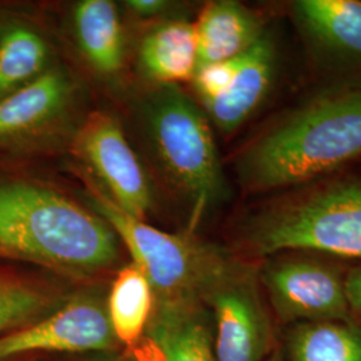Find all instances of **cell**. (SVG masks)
<instances>
[{
	"instance_id": "obj_1",
	"label": "cell",
	"mask_w": 361,
	"mask_h": 361,
	"mask_svg": "<svg viewBox=\"0 0 361 361\" xmlns=\"http://www.w3.org/2000/svg\"><path fill=\"white\" fill-rule=\"evenodd\" d=\"M361 158V74L331 78L288 109L237 157L252 193L295 189Z\"/></svg>"
},
{
	"instance_id": "obj_2",
	"label": "cell",
	"mask_w": 361,
	"mask_h": 361,
	"mask_svg": "<svg viewBox=\"0 0 361 361\" xmlns=\"http://www.w3.org/2000/svg\"><path fill=\"white\" fill-rule=\"evenodd\" d=\"M118 235L98 213L38 185L0 183V252L77 274L111 267Z\"/></svg>"
},
{
	"instance_id": "obj_3",
	"label": "cell",
	"mask_w": 361,
	"mask_h": 361,
	"mask_svg": "<svg viewBox=\"0 0 361 361\" xmlns=\"http://www.w3.org/2000/svg\"><path fill=\"white\" fill-rule=\"evenodd\" d=\"M243 244L259 261L284 252L361 261V176L295 188L249 219Z\"/></svg>"
},
{
	"instance_id": "obj_4",
	"label": "cell",
	"mask_w": 361,
	"mask_h": 361,
	"mask_svg": "<svg viewBox=\"0 0 361 361\" xmlns=\"http://www.w3.org/2000/svg\"><path fill=\"white\" fill-rule=\"evenodd\" d=\"M94 212L111 226L158 296V302H201L240 264L217 246L188 234H171L122 212L104 192L91 188Z\"/></svg>"
},
{
	"instance_id": "obj_5",
	"label": "cell",
	"mask_w": 361,
	"mask_h": 361,
	"mask_svg": "<svg viewBox=\"0 0 361 361\" xmlns=\"http://www.w3.org/2000/svg\"><path fill=\"white\" fill-rule=\"evenodd\" d=\"M147 123L169 180L193 201L197 216L226 198L228 186L213 133L197 104L169 86L152 102Z\"/></svg>"
},
{
	"instance_id": "obj_6",
	"label": "cell",
	"mask_w": 361,
	"mask_h": 361,
	"mask_svg": "<svg viewBox=\"0 0 361 361\" xmlns=\"http://www.w3.org/2000/svg\"><path fill=\"white\" fill-rule=\"evenodd\" d=\"M258 279L276 324L347 322L345 271L335 258L307 252H284L261 261Z\"/></svg>"
},
{
	"instance_id": "obj_7",
	"label": "cell",
	"mask_w": 361,
	"mask_h": 361,
	"mask_svg": "<svg viewBox=\"0 0 361 361\" xmlns=\"http://www.w3.org/2000/svg\"><path fill=\"white\" fill-rule=\"evenodd\" d=\"M205 305L213 320L216 361H267L280 343L255 262L241 261Z\"/></svg>"
},
{
	"instance_id": "obj_8",
	"label": "cell",
	"mask_w": 361,
	"mask_h": 361,
	"mask_svg": "<svg viewBox=\"0 0 361 361\" xmlns=\"http://www.w3.org/2000/svg\"><path fill=\"white\" fill-rule=\"evenodd\" d=\"M73 150L102 182L113 204L145 221L153 201L150 180L113 116L104 111L86 116L74 137Z\"/></svg>"
},
{
	"instance_id": "obj_9",
	"label": "cell",
	"mask_w": 361,
	"mask_h": 361,
	"mask_svg": "<svg viewBox=\"0 0 361 361\" xmlns=\"http://www.w3.org/2000/svg\"><path fill=\"white\" fill-rule=\"evenodd\" d=\"M289 8L316 65L331 78L361 74V1L296 0Z\"/></svg>"
},
{
	"instance_id": "obj_10",
	"label": "cell",
	"mask_w": 361,
	"mask_h": 361,
	"mask_svg": "<svg viewBox=\"0 0 361 361\" xmlns=\"http://www.w3.org/2000/svg\"><path fill=\"white\" fill-rule=\"evenodd\" d=\"M116 341L107 310L94 300L79 298L38 323L0 338V360L37 350H104Z\"/></svg>"
},
{
	"instance_id": "obj_11",
	"label": "cell",
	"mask_w": 361,
	"mask_h": 361,
	"mask_svg": "<svg viewBox=\"0 0 361 361\" xmlns=\"http://www.w3.org/2000/svg\"><path fill=\"white\" fill-rule=\"evenodd\" d=\"M277 67V44L271 35L264 34L243 55L229 89L213 102L204 104L207 116L222 133L235 131L257 110L271 91Z\"/></svg>"
},
{
	"instance_id": "obj_12",
	"label": "cell",
	"mask_w": 361,
	"mask_h": 361,
	"mask_svg": "<svg viewBox=\"0 0 361 361\" xmlns=\"http://www.w3.org/2000/svg\"><path fill=\"white\" fill-rule=\"evenodd\" d=\"M210 316L201 302H158L146 337L164 361H216Z\"/></svg>"
},
{
	"instance_id": "obj_13",
	"label": "cell",
	"mask_w": 361,
	"mask_h": 361,
	"mask_svg": "<svg viewBox=\"0 0 361 361\" xmlns=\"http://www.w3.org/2000/svg\"><path fill=\"white\" fill-rule=\"evenodd\" d=\"M194 26L198 67L237 58L265 34L264 22L257 13L233 0L207 3Z\"/></svg>"
},
{
	"instance_id": "obj_14",
	"label": "cell",
	"mask_w": 361,
	"mask_h": 361,
	"mask_svg": "<svg viewBox=\"0 0 361 361\" xmlns=\"http://www.w3.org/2000/svg\"><path fill=\"white\" fill-rule=\"evenodd\" d=\"M68 87L58 71L44 73L0 99V140L42 128L65 109Z\"/></svg>"
},
{
	"instance_id": "obj_15",
	"label": "cell",
	"mask_w": 361,
	"mask_h": 361,
	"mask_svg": "<svg viewBox=\"0 0 361 361\" xmlns=\"http://www.w3.org/2000/svg\"><path fill=\"white\" fill-rule=\"evenodd\" d=\"M140 59L146 75L173 86L193 80L198 67V46L194 23L171 20L152 30L141 44Z\"/></svg>"
},
{
	"instance_id": "obj_16",
	"label": "cell",
	"mask_w": 361,
	"mask_h": 361,
	"mask_svg": "<svg viewBox=\"0 0 361 361\" xmlns=\"http://www.w3.org/2000/svg\"><path fill=\"white\" fill-rule=\"evenodd\" d=\"M280 344L286 361H361V320L293 324Z\"/></svg>"
},
{
	"instance_id": "obj_17",
	"label": "cell",
	"mask_w": 361,
	"mask_h": 361,
	"mask_svg": "<svg viewBox=\"0 0 361 361\" xmlns=\"http://www.w3.org/2000/svg\"><path fill=\"white\" fill-rule=\"evenodd\" d=\"M74 23L80 50L102 74H114L123 61V35L116 4L85 0L75 8Z\"/></svg>"
},
{
	"instance_id": "obj_18",
	"label": "cell",
	"mask_w": 361,
	"mask_h": 361,
	"mask_svg": "<svg viewBox=\"0 0 361 361\" xmlns=\"http://www.w3.org/2000/svg\"><path fill=\"white\" fill-rule=\"evenodd\" d=\"M154 301L150 281L135 262L118 271L107 307L116 340L131 348L142 340L154 310Z\"/></svg>"
},
{
	"instance_id": "obj_19",
	"label": "cell",
	"mask_w": 361,
	"mask_h": 361,
	"mask_svg": "<svg viewBox=\"0 0 361 361\" xmlns=\"http://www.w3.org/2000/svg\"><path fill=\"white\" fill-rule=\"evenodd\" d=\"M47 59V47L34 31L16 27L0 42V95L37 77Z\"/></svg>"
},
{
	"instance_id": "obj_20",
	"label": "cell",
	"mask_w": 361,
	"mask_h": 361,
	"mask_svg": "<svg viewBox=\"0 0 361 361\" xmlns=\"http://www.w3.org/2000/svg\"><path fill=\"white\" fill-rule=\"evenodd\" d=\"M49 300L35 286L0 277V332L19 326L44 310Z\"/></svg>"
},
{
	"instance_id": "obj_21",
	"label": "cell",
	"mask_w": 361,
	"mask_h": 361,
	"mask_svg": "<svg viewBox=\"0 0 361 361\" xmlns=\"http://www.w3.org/2000/svg\"><path fill=\"white\" fill-rule=\"evenodd\" d=\"M243 55L197 68L193 77L194 89L202 104L213 102L229 89L241 65Z\"/></svg>"
},
{
	"instance_id": "obj_22",
	"label": "cell",
	"mask_w": 361,
	"mask_h": 361,
	"mask_svg": "<svg viewBox=\"0 0 361 361\" xmlns=\"http://www.w3.org/2000/svg\"><path fill=\"white\" fill-rule=\"evenodd\" d=\"M345 293L353 317L361 320V261L345 271Z\"/></svg>"
},
{
	"instance_id": "obj_23",
	"label": "cell",
	"mask_w": 361,
	"mask_h": 361,
	"mask_svg": "<svg viewBox=\"0 0 361 361\" xmlns=\"http://www.w3.org/2000/svg\"><path fill=\"white\" fill-rule=\"evenodd\" d=\"M130 10L141 16H152L162 13L168 3L164 0H131L128 1Z\"/></svg>"
},
{
	"instance_id": "obj_24",
	"label": "cell",
	"mask_w": 361,
	"mask_h": 361,
	"mask_svg": "<svg viewBox=\"0 0 361 361\" xmlns=\"http://www.w3.org/2000/svg\"><path fill=\"white\" fill-rule=\"evenodd\" d=\"M134 350L138 361H164L159 349L157 348L154 343L147 337H145V340H141L134 347Z\"/></svg>"
},
{
	"instance_id": "obj_25",
	"label": "cell",
	"mask_w": 361,
	"mask_h": 361,
	"mask_svg": "<svg viewBox=\"0 0 361 361\" xmlns=\"http://www.w3.org/2000/svg\"><path fill=\"white\" fill-rule=\"evenodd\" d=\"M267 361H286L285 360L284 352H283L280 343L277 344V347L271 352V356L268 357Z\"/></svg>"
}]
</instances>
